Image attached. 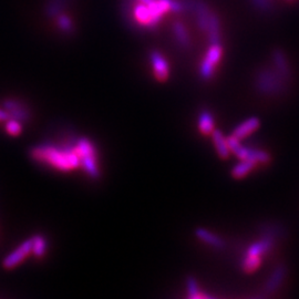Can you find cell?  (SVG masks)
<instances>
[{
    "label": "cell",
    "instance_id": "obj_9",
    "mask_svg": "<svg viewBox=\"0 0 299 299\" xmlns=\"http://www.w3.org/2000/svg\"><path fill=\"white\" fill-rule=\"evenodd\" d=\"M287 269L285 265H278L272 273V275L269 276V278L267 283L265 284V287L263 289V293H264V296H269L274 294L275 291L281 287V285L283 284L285 277H286Z\"/></svg>",
    "mask_w": 299,
    "mask_h": 299
},
{
    "label": "cell",
    "instance_id": "obj_5",
    "mask_svg": "<svg viewBox=\"0 0 299 299\" xmlns=\"http://www.w3.org/2000/svg\"><path fill=\"white\" fill-rule=\"evenodd\" d=\"M185 10L193 13L196 21V26L202 32H206L212 10L210 6L204 0H183Z\"/></svg>",
    "mask_w": 299,
    "mask_h": 299
},
{
    "label": "cell",
    "instance_id": "obj_3",
    "mask_svg": "<svg viewBox=\"0 0 299 299\" xmlns=\"http://www.w3.org/2000/svg\"><path fill=\"white\" fill-rule=\"evenodd\" d=\"M286 80L274 68L259 69L256 76V88L263 95L275 96L284 91Z\"/></svg>",
    "mask_w": 299,
    "mask_h": 299
},
{
    "label": "cell",
    "instance_id": "obj_26",
    "mask_svg": "<svg viewBox=\"0 0 299 299\" xmlns=\"http://www.w3.org/2000/svg\"><path fill=\"white\" fill-rule=\"evenodd\" d=\"M252 5L263 12H269L273 9L272 0H251Z\"/></svg>",
    "mask_w": 299,
    "mask_h": 299
},
{
    "label": "cell",
    "instance_id": "obj_22",
    "mask_svg": "<svg viewBox=\"0 0 299 299\" xmlns=\"http://www.w3.org/2000/svg\"><path fill=\"white\" fill-rule=\"evenodd\" d=\"M186 289H188V296L192 299H198V298H208L205 294H202L201 288H199L197 281L193 276H189L186 278Z\"/></svg>",
    "mask_w": 299,
    "mask_h": 299
},
{
    "label": "cell",
    "instance_id": "obj_11",
    "mask_svg": "<svg viewBox=\"0 0 299 299\" xmlns=\"http://www.w3.org/2000/svg\"><path fill=\"white\" fill-rule=\"evenodd\" d=\"M259 126H260L259 119L252 117L249 119H246L240 124H238L236 127H235L232 135L238 140H243L247 138L248 135L254 133L256 130H258Z\"/></svg>",
    "mask_w": 299,
    "mask_h": 299
},
{
    "label": "cell",
    "instance_id": "obj_15",
    "mask_svg": "<svg viewBox=\"0 0 299 299\" xmlns=\"http://www.w3.org/2000/svg\"><path fill=\"white\" fill-rule=\"evenodd\" d=\"M172 32L179 46L183 49H189L191 47V37L186 26L182 21H175L172 26Z\"/></svg>",
    "mask_w": 299,
    "mask_h": 299
},
{
    "label": "cell",
    "instance_id": "obj_28",
    "mask_svg": "<svg viewBox=\"0 0 299 299\" xmlns=\"http://www.w3.org/2000/svg\"><path fill=\"white\" fill-rule=\"evenodd\" d=\"M286 2H293V0H286Z\"/></svg>",
    "mask_w": 299,
    "mask_h": 299
},
{
    "label": "cell",
    "instance_id": "obj_23",
    "mask_svg": "<svg viewBox=\"0 0 299 299\" xmlns=\"http://www.w3.org/2000/svg\"><path fill=\"white\" fill-rule=\"evenodd\" d=\"M5 131L10 137H18L23 133V122L17 119H8L5 122Z\"/></svg>",
    "mask_w": 299,
    "mask_h": 299
},
{
    "label": "cell",
    "instance_id": "obj_16",
    "mask_svg": "<svg viewBox=\"0 0 299 299\" xmlns=\"http://www.w3.org/2000/svg\"><path fill=\"white\" fill-rule=\"evenodd\" d=\"M212 139H213V143H214V146L216 148V152L219 158L223 160L229 159L231 151H230L229 144H227V140L223 135V133L219 130H214L212 133Z\"/></svg>",
    "mask_w": 299,
    "mask_h": 299
},
{
    "label": "cell",
    "instance_id": "obj_20",
    "mask_svg": "<svg viewBox=\"0 0 299 299\" xmlns=\"http://www.w3.org/2000/svg\"><path fill=\"white\" fill-rule=\"evenodd\" d=\"M256 166L254 162L249 160H240L238 164L235 165L232 170V176L234 179H243L247 174L252 172V170Z\"/></svg>",
    "mask_w": 299,
    "mask_h": 299
},
{
    "label": "cell",
    "instance_id": "obj_24",
    "mask_svg": "<svg viewBox=\"0 0 299 299\" xmlns=\"http://www.w3.org/2000/svg\"><path fill=\"white\" fill-rule=\"evenodd\" d=\"M57 26H58L61 31L66 33H72L74 31V24L72 19L65 15V13H61L57 18Z\"/></svg>",
    "mask_w": 299,
    "mask_h": 299
},
{
    "label": "cell",
    "instance_id": "obj_10",
    "mask_svg": "<svg viewBox=\"0 0 299 299\" xmlns=\"http://www.w3.org/2000/svg\"><path fill=\"white\" fill-rule=\"evenodd\" d=\"M272 60L274 69L278 72L285 80H289L291 77V70L286 54L282 49H275L272 53Z\"/></svg>",
    "mask_w": 299,
    "mask_h": 299
},
{
    "label": "cell",
    "instance_id": "obj_12",
    "mask_svg": "<svg viewBox=\"0 0 299 299\" xmlns=\"http://www.w3.org/2000/svg\"><path fill=\"white\" fill-rule=\"evenodd\" d=\"M274 246V236L273 235H264L259 240L255 241L254 244L249 246L247 249L246 255H252V256H259L261 257L263 255L267 254L270 249Z\"/></svg>",
    "mask_w": 299,
    "mask_h": 299
},
{
    "label": "cell",
    "instance_id": "obj_18",
    "mask_svg": "<svg viewBox=\"0 0 299 299\" xmlns=\"http://www.w3.org/2000/svg\"><path fill=\"white\" fill-rule=\"evenodd\" d=\"M31 244H32L31 254L34 256V257H37V258L44 257L48 249V243L44 235H40V234L34 235V236L31 237Z\"/></svg>",
    "mask_w": 299,
    "mask_h": 299
},
{
    "label": "cell",
    "instance_id": "obj_14",
    "mask_svg": "<svg viewBox=\"0 0 299 299\" xmlns=\"http://www.w3.org/2000/svg\"><path fill=\"white\" fill-rule=\"evenodd\" d=\"M195 236L203 243L208 244L216 249H222L225 246L224 240L220 238L218 235L210 232L209 230L203 229V227H198L195 230Z\"/></svg>",
    "mask_w": 299,
    "mask_h": 299
},
{
    "label": "cell",
    "instance_id": "obj_8",
    "mask_svg": "<svg viewBox=\"0 0 299 299\" xmlns=\"http://www.w3.org/2000/svg\"><path fill=\"white\" fill-rule=\"evenodd\" d=\"M3 108L9 113L10 118L17 119L23 123L29 121L31 116L28 106L16 99H6L3 103Z\"/></svg>",
    "mask_w": 299,
    "mask_h": 299
},
{
    "label": "cell",
    "instance_id": "obj_21",
    "mask_svg": "<svg viewBox=\"0 0 299 299\" xmlns=\"http://www.w3.org/2000/svg\"><path fill=\"white\" fill-rule=\"evenodd\" d=\"M246 160L254 162L255 164H267L270 161V155L259 148H249Z\"/></svg>",
    "mask_w": 299,
    "mask_h": 299
},
{
    "label": "cell",
    "instance_id": "obj_7",
    "mask_svg": "<svg viewBox=\"0 0 299 299\" xmlns=\"http://www.w3.org/2000/svg\"><path fill=\"white\" fill-rule=\"evenodd\" d=\"M148 59L151 62L155 79L160 82L166 81L170 77V65L165 57L159 50H152L150 51Z\"/></svg>",
    "mask_w": 299,
    "mask_h": 299
},
{
    "label": "cell",
    "instance_id": "obj_13",
    "mask_svg": "<svg viewBox=\"0 0 299 299\" xmlns=\"http://www.w3.org/2000/svg\"><path fill=\"white\" fill-rule=\"evenodd\" d=\"M206 34L210 44H220L222 41V29H220V19L216 12L212 11Z\"/></svg>",
    "mask_w": 299,
    "mask_h": 299
},
{
    "label": "cell",
    "instance_id": "obj_19",
    "mask_svg": "<svg viewBox=\"0 0 299 299\" xmlns=\"http://www.w3.org/2000/svg\"><path fill=\"white\" fill-rule=\"evenodd\" d=\"M226 140H227V144H229L231 153L236 155L239 160H246L247 154H248V147L244 146L240 143V140L233 137V135L227 137Z\"/></svg>",
    "mask_w": 299,
    "mask_h": 299
},
{
    "label": "cell",
    "instance_id": "obj_2",
    "mask_svg": "<svg viewBox=\"0 0 299 299\" xmlns=\"http://www.w3.org/2000/svg\"><path fill=\"white\" fill-rule=\"evenodd\" d=\"M74 147L80 158V167L91 179L97 180L100 176V169L98 163V152L95 144L87 138H80L77 141Z\"/></svg>",
    "mask_w": 299,
    "mask_h": 299
},
{
    "label": "cell",
    "instance_id": "obj_1",
    "mask_svg": "<svg viewBox=\"0 0 299 299\" xmlns=\"http://www.w3.org/2000/svg\"><path fill=\"white\" fill-rule=\"evenodd\" d=\"M31 159L35 162L52 167L60 172H71L81 166L80 158L76 147H62L51 144H42L34 146L30 151Z\"/></svg>",
    "mask_w": 299,
    "mask_h": 299
},
{
    "label": "cell",
    "instance_id": "obj_4",
    "mask_svg": "<svg viewBox=\"0 0 299 299\" xmlns=\"http://www.w3.org/2000/svg\"><path fill=\"white\" fill-rule=\"evenodd\" d=\"M223 57L222 44H210L208 51L199 67V74L204 80H209L214 74L216 67Z\"/></svg>",
    "mask_w": 299,
    "mask_h": 299
},
{
    "label": "cell",
    "instance_id": "obj_27",
    "mask_svg": "<svg viewBox=\"0 0 299 299\" xmlns=\"http://www.w3.org/2000/svg\"><path fill=\"white\" fill-rule=\"evenodd\" d=\"M8 119H10L9 113L7 112L4 108L0 109V122H6Z\"/></svg>",
    "mask_w": 299,
    "mask_h": 299
},
{
    "label": "cell",
    "instance_id": "obj_17",
    "mask_svg": "<svg viewBox=\"0 0 299 299\" xmlns=\"http://www.w3.org/2000/svg\"><path fill=\"white\" fill-rule=\"evenodd\" d=\"M198 129L199 132L205 135L212 134L215 130L214 118H213L212 113L208 110H203L201 115L198 117Z\"/></svg>",
    "mask_w": 299,
    "mask_h": 299
},
{
    "label": "cell",
    "instance_id": "obj_25",
    "mask_svg": "<svg viewBox=\"0 0 299 299\" xmlns=\"http://www.w3.org/2000/svg\"><path fill=\"white\" fill-rule=\"evenodd\" d=\"M261 257L259 256H252V255H245L243 260V269L245 273H253L260 266Z\"/></svg>",
    "mask_w": 299,
    "mask_h": 299
},
{
    "label": "cell",
    "instance_id": "obj_6",
    "mask_svg": "<svg viewBox=\"0 0 299 299\" xmlns=\"http://www.w3.org/2000/svg\"><path fill=\"white\" fill-rule=\"evenodd\" d=\"M31 238L23 241L17 248L6 256L3 260V267L6 269H12L20 265L28 256L31 254Z\"/></svg>",
    "mask_w": 299,
    "mask_h": 299
}]
</instances>
